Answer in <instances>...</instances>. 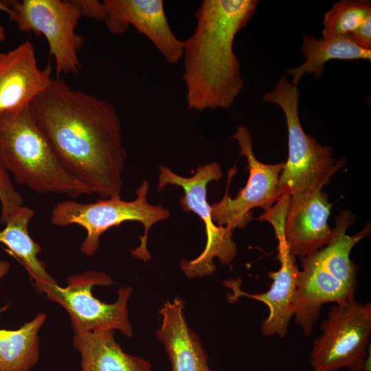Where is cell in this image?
<instances>
[{
	"label": "cell",
	"mask_w": 371,
	"mask_h": 371,
	"mask_svg": "<svg viewBox=\"0 0 371 371\" xmlns=\"http://www.w3.org/2000/svg\"><path fill=\"white\" fill-rule=\"evenodd\" d=\"M299 98L297 87L285 76L262 98L282 109L288 131L289 155L275 191L276 201L284 194L296 196L322 190L345 164L343 159L335 161L332 146L321 145L304 132L298 113Z\"/></svg>",
	"instance_id": "4"
},
{
	"label": "cell",
	"mask_w": 371,
	"mask_h": 371,
	"mask_svg": "<svg viewBox=\"0 0 371 371\" xmlns=\"http://www.w3.org/2000/svg\"><path fill=\"white\" fill-rule=\"evenodd\" d=\"M34 215V210L27 206L16 209L0 230V243L20 261L34 284L56 282L38 259L42 251L41 246L29 234L28 226Z\"/></svg>",
	"instance_id": "20"
},
{
	"label": "cell",
	"mask_w": 371,
	"mask_h": 371,
	"mask_svg": "<svg viewBox=\"0 0 371 371\" xmlns=\"http://www.w3.org/2000/svg\"><path fill=\"white\" fill-rule=\"evenodd\" d=\"M300 271L292 304L295 322L309 337L323 304L339 303L354 297L356 290L341 282L317 262L313 254L300 258Z\"/></svg>",
	"instance_id": "15"
},
{
	"label": "cell",
	"mask_w": 371,
	"mask_h": 371,
	"mask_svg": "<svg viewBox=\"0 0 371 371\" xmlns=\"http://www.w3.org/2000/svg\"><path fill=\"white\" fill-rule=\"evenodd\" d=\"M0 168L40 194H61L75 199L91 194L60 161L30 108L0 116Z\"/></svg>",
	"instance_id": "3"
},
{
	"label": "cell",
	"mask_w": 371,
	"mask_h": 371,
	"mask_svg": "<svg viewBox=\"0 0 371 371\" xmlns=\"http://www.w3.org/2000/svg\"><path fill=\"white\" fill-rule=\"evenodd\" d=\"M10 268V263L6 260H0V280L8 274ZM1 289V286H0Z\"/></svg>",
	"instance_id": "28"
},
{
	"label": "cell",
	"mask_w": 371,
	"mask_h": 371,
	"mask_svg": "<svg viewBox=\"0 0 371 371\" xmlns=\"http://www.w3.org/2000/svg\"><path fill=\"white\" fill-rule=\"evenodd\" d=\"M82 12L85 16L98 21H104L106 11L102 1L95 0H76Z\"/></svg>",
	"instance_id": "24"
},
{
	"label": "cell",
	"mask_w": 371,
	"mask_h": 371,
	"mask_svg": "<svg viewBox=\"0 0 371 371\" xmlns=\"http://www.w3.org/2000/svg\"><path fill=\"white\" fill-rule=\"evenodd\" d=\"M73 344L80 355L82 371H151L147 360L122 350L114 330L75 333Z\"/></svg>",
	"instance_id": "17"
},
{
	"label": "cell",
	"mask_w": 371,
	"mask_h": 371,
	"mask_svg": "<svg viewBox=\"0 0 371 371\" xmlns=\"http://www.w3.org/2000/svg\"><path fill=\"white\" fill-rule=\"evenodd\" d=\"M104 22L113 34L124 33L129 25L144 34L170 64L183 56V43L173 33L161 0H104Z\"/></svg>",
	"instance_id": "11"
},
{
	"label": "cell",
	"mask_w": 371,
	"mask_h": 371,
	"mask_svg": "<svg viewBox=\"0 0 371 371\" xmlns=\"http://www.w3.org/2000/svg\"><path fill=\"white\" fill-rule=\"evenodd\" d=\"M335 304L313 342L310 363L314 371H357L368 352L371 303L358 302L352 297Z\"/></svg>",
	"instance_id": "8"
},
{
	"label": "cell",
	"mask_w": 371,
	"mask_h": 371,
	"mask_svg": "<svg viewBox=\"0 0 371 371\" xmlns=\"http://www.w3.org/2000/svg\"><path fill=\"white\" fill-rule=\"evenodd\" d=\"M357 371H371V344H369L367 355Z\"/></svg>",
	"instance_id": "27"
},
{
	"label": "cell",
	"mask_w": 371,
	"mask_h": 371,
	"mask_svg": "<svg viewBox=\"0 0 371 371\" xmlns=\"http://www.w3.org/2000/svg\"><path fill=\"white\" fill-rule=\"evenodd\" d=\"M67 282L65 287L60 286L57 282L34 284V286L37 291L45 293L48 300L67 311L74 333L118 330L126 337L133 336L127 309L133 291L130 286H120L116 301L108 304L92 294L95 286L114 284L106 273L90 270L72 274L68 276Z\"/></svg>",
	"instance_id": "6"
},
{
	"label": "cell",
	"mask_w": 371,
	"mask_h": 371,
	"mask_svg": "<svg viewBox=\"0 0 371 371\" xmlns=\"http://www.w3.org/2000/svg\"><path fill=\"white\" fill-rule=\"evenodd\" d=\"M350 35L359 47L371 50V15Z\"/></svg>",
	"instance_id": "25"
},
{
	"label": "cell",
	"mask_w": 371,
	"mask_h": 371,
	"mask_svg": "<svg viewBox=\"0 0 371 371\" xmlns=\"http://www.w3.org/2000/svg\"><path fill=\"white\" fill-rule=\"evenodd\" d=\"M45 319L41 313L16 330L0 329V371H29L36 364L38 332Z\"/></svg>",
	"instance_id": "21"
},
{
	"label": "cell",
	"mask_w": 371,
	"mask_h": 371,
	"mask_svg": "<svg viewBox=\"0 0 371 371\" xmlns=\"http://www.w3.org/2000/svg\"><path fill=\"white\" fill-rule=\"evenodd\" d=\"M370 15V1H339L334 3L324 15L323 38H329L350 34Z\"/></svg>",
	"instance_id": "22"
},
{
	"label": "cell",
	"mask_w": 371,
	"mask_h": 371,
	"mask_svg": "<svg viewBox=\"0 0 371 371\" xmlns=\"http://www.w3.org/2000/svg\"><path fill=\"white\" fill-rule=\"evenodd\" d=\"M53 78L41 69L30 41L0 53V116L29 109Z\"/></svg>",
	"instance_id": "12"
},
{
	"label": "cell",
	"mask_w": 371,
	"mask_h": 371,
	"mask_svg": "<svg viewBox=\"0 0 371 371\" xmlns=\"http://www.w3.org/2000/svg\"><path fill=\"white\" fill-rule=\"evenodd\" d=\"M301 52L305 62L285 71L292 76L291 84L296 87L306 73L313 74L316 78L322 76L324 65L330 60H371V50L359 47L350 34L319 39L312 35H304Z\"/></svg>",
	"instance_id": "19"
},
{
	"label": "cell",
	"mask_w": 371,
	"mask_h": 371,
	"mask_svg": "<svg viewBox=\"0 0 371 371\" xmlns=\"http://www.w3.org/2000/svg\"><path fill=\"white\" fill-rule=\"evenodd\" d=\"M23 203V196L13 184L10 176L0 168V224L4 225Z\"/></svg>",
	"instance_id": "23"
},
{
	"label": "cell",
	"mask_w": 371,
	"mask_h": 371,
	"mask_svg": "<svg viewBox=\"0 0 371 371\" xmlns=\"http://www.w3.org/2000/svg\"><path fill=\"white\" fill-rule=\"evenodd\" d=\"M0 11L5 12L7 14L10 13V1L0 0ZM5 38V30L2 24L0 23V44Z\"/></svg>",
	"instance_id": "26"
},
{
	"label": "cell",
	"mask_w": 371,
	"mask_h": 371,
	"mask_svg": "<svg viewBox=\"0 0 371 371\" xmlns=\"http://www.w3.org/2000/svg\"><path fill=\"white\" fill-rule=\"evenodd\" d=\"M10 9L8 16L19 31L46 38L57 75L78 73L83 38L76 31L82 16L76 0L10 1Z\"/></svg>",
	"instance_id": "9"
},
{
	"label": "cell",
	"mask_w": 371,
	"mask_h": 371,
	"mask_svg": "<svg viewBox=\"0 0 371 371\" xmlns=\"http://www.w3.org/2000/svg\"><path fill=\"white\" fill-rule=\"evenodd\" d=\"M355 216L349 211H342L336 218L329 243L313 254L319 265L334 278L346 286L356 290L357 287V266L350 260L353 247L370 232V225L353 236L346 234L352 224Z\"/></svg>",
	"instance_id": "18"
},
{
	"label": "cell",
	"mask_w": 371,
	"mask_h": 371,
	"mask_svg": "<svg viewBox=\"0 0 371 371\" xmlns=\"http://www.w3.org/2000/svg\"><path fill=\"white\" fill-rule=\"evenodd\" d=\"M283 229L282 225L274 228L278 240L277 258L280 266L277 271L269 273V277L273 282L268 291L250 294L242 291L235 280L225 282L233 293L229 296V301H235L240 297H247L265 303L269 312L268 317L261 323L262 335H278L282 338L286 337L293 317L292 304L300 271L295 264V258L289 252L284 239Z\"/></svg>",
	"instance_id": "13"
},
{
	"label": "cell",
	"mask_w": 371,
	"mask_h": 371,
	"mask_svg": "<svg viewBox=\"0 0 371 371\" xmlns=\"http://www.w3.org/2000/svg\"><path fill=\"white\" fill-rule=\"evenodd\" d=\"M30 111L60 161L91 194L120 195L127 155L111 102L52 79Z\"/></svg>",
	"instance_id": "1"
},
{
	"label": "cell",
	"mask_w": 371,
	"mask_h": 371,
	"mask_svg": "<svg viewBox=\"0 0 371 371\" xmlns=\"http://www.w3.org/2000/svg\"><path fill=\"white\" fill-rule=\"evenodd\" d=\"M232 138L237 142L240 155L247 159L249 179L235 198H232L228 190L237 168H231L227 173L225 193L218 202L211 205V211L217 225L233 231L245 227L252 220V209L260 207L265 212L276 202L275 191L284 163L267 164L258 160L253 151L251 135L245 126H238Z\"/></svg>",
	"instance_id": "10"
},
{
	"label": "cell",
	"mask_w": 371,
	"mask_h": 371,
	"mask_svg": "<svg viewBox=\"0 0 371 371\" xmlns=\"http://www.w3.org/2000/svg\"><path fill=\"white\" fill-rule=\"evenodd\" d=\"M148 181L144 180L135 190L137 197L130 201L122 200L120 195L91 203H80L74 199L62 201L53 207L50 222L57 227H82L86 236L80 245V251L87 256L98 251L100 236L106 230L126 221L139 222L143 225L144 234L139 236V246L131 249L130 253L135 258L148 262L151 258L147 249L149 230L153 225L170 216L167 208L148 203Z\"/></svg>",
	"instance_id": "5"
},
{
	"label": "cell",
	"mask_w": 371,
	"mask_h": 371,
	"mask_svg": "<svg viewBox=\"0 0 371 371\" xmlns=\"http://www.w3.org/2000/svg\"><path fill=\"white\" fill-rule=\"evenodd\" d=\"M157 190L167 185L183 188L184 195L179 203L186 212H194L205 225L206 243L202 253L191 260L182 259L179 266L188 278H203L216 270L213 262L218 258L223 265L230 264L236 254V245L232 240V231L225 226L215 224L212 216L211 205L207 201V186L212 181H218L223 177L220 164L216 161L200 166L190 177L180 176L165 166H159Z\"/></svg>",
	"instance_id": "7"
},
{
	"label": "cell",
	"mask_w": 371,
	"mask_h": 371,
	"mask_svg": "<svg viewBox=\"0 0 371 371\" xmlns=\"http://www.w3.org/2000/svg\"><path fill=\"white\" fill-rule=\"evenodd\" d=\"M330 209L328 194L322 190L290 196L283 236L291 255L302 258L329 243L332 235L328 224Z\"/></svg>",
	"instance_id": "14"
},
{
	"label": "cell",
	"mask_w": 371,
	"mask_h": 371,
	"mask_svg": "<svg viewBox=\"0 0 371 371\" xmlns=\"http://www.w3.org/2000/svg\"><path fill=\"white\" fill-rule=\"evenodd\" d=\"M258 0H203L196 27L183 43V80L188 109H227L244 87L233 46L256 10Z\"/></svg>",
	"instance_id": "2"
},
{
	"label": "cell",
	"mask_w": 371,
	"mask_h": 371,
	"mask_svg": "<svg viewBox=\"0 0 371 371\" xmlns=\"http://www.w3.org/2000/svg\"><path fill=\"white\" fill-rule=\"evenodd\" d=\"M159 313L156 337L164 347L172 371H211L202 343L187 322L184 301L179 297L166 301Z\"/></svg>",
	"instance_id": "16"
}]
</instances>
